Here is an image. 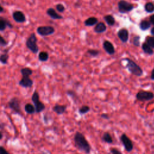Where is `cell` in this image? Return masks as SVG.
<instances>
[{"mask_svg":"<svg viewBox=\"0 0 154 154\" xmlns=\"http://www.w3.org/2000/svg\"><path fill=\"white\" fill-rule=\"evenodd\" d=\"M8 106L15 113L21 114V109L20 105V101L17 97H13L8 102Z\"/></svg>","mask_w":154,"mask_h":154,"instance_id":"9","label":"cell"},{"mask_svg":"<svg viewBox=\"0 0 154 154\" xmlns=\"http://www.w3.org/2000/svg\"><path fill=\"white\" fill-rule=\"evenodd\" d=\"M32 101L34 103L35 112L39 113L43 111L45 108V105L43 103H42L39 99V94L37 91H34L32 97H31Z\"/></svg>","mask_w":154,"mask_h":154,"instance_id":"5","label":"cell"},{"mask_svg":"<svg viewBox=\"0 0 154 154\" xmlns=\"http://www.w3.org/2000/svg\"><path fill=\"white\" fill-rule=\"evenodd\" d=\"M104 19L106 23L109 26H112L115 23V19L111 15H106L104 16Z\"/></svg>","mask_w":154,"mask_h":154,"instance_id":"26","label":"cell"},{"mask_svg":"<svg viewBox=\"0 0 154 154\" xmlns=\"http://www.w3.org/2000/svg\"><path fill=\"white\" fill-rule=\"evenodd\" d=\"M123 60H125L127 62L126 67L128 70L132 75H135L138 77L141 76L143 75V69L135 61H134L128 58H124Z\"/></svg>","mask_w":154,"mask_h":154,"instance_id":"2","label":"cell"},{"mask_svg":"<svg viewBox=\"0 0 154 154\" xmlns=\"http://www.w3.org/2000/svg\"><path fill=\"white\" fill-rule=\"evenodd\" d=\"M73 141L75 147L85 154H90L91 147L85 135L81 132L77 131L73 137Z\"/></svg>","mask_w":154,"mask_h":154,"instance_id":"1","label":"cell"},{"mask_svg":"<svg viewBox=\"0 0 154 154\" xmlns=\"http://www.w3.org/2000/svg\"><path fill=\"white\" fill-rule=\"evenodd\" d=\"M117 35L122 42L126 43L129 38L128 31L125 28H122L118 31Z\"/></svg>","mask_w":154,"mask_h":154,"instance_id":"13","label":"cell"},{"mask_svg":"<svg viewBox=\"0 0 154 154\" xmlns=\"http://www.w3.org/2000/svg\"><path fill=\"white\" fill-rule=\"evenodd\" d=\"M90 111V107L88 105H84L81 106L79 109H78V112L80 115H84L87 114V112H88Z\"/></svg>","mask_w":154,"mask_h":154,"instance_id":"25","label":"cell"},{"mask_svg":"<svg viewBox=\"0 0 154 154\" xmlns=\"http://www.w3.org/2000/svg\"><path fill=\"white\" fill-rule=\"evenodd\" d=\"M52 109L57 114L61 115V114H63L64 112H66L67 105L57 104L53 107Z\"/></svg>","mask_w":154,"mask_h":154,"instance_id":"16","label":"cell"},{"mask_svg":"<svg viewBox=\"0 0 154 154\" xmlns=\"http://www.w3.org/2000/svg\"><path fill=\"white\" fill-rule=\"evenodd\" d=\"M37 38L34 32H32L27 38L26 40V46L34 54H37L38 52V46L37 44Z\"/></svg>","mask_w":154,"mask_h":154,"instance_id":"3","label":"cell"},{"mask_svg":"<svg viewBox=\"0 0 154 154\" xmlns=\"http://www.w3.org/2000/svg\"><path fill=\"white\" fill-rule=\"evenodd\" d=\"M24 109H25V111H26V112H27L28 114H34L35 112V107L34 106V105H32L31 103H26L25 105Z\"/></svg>","mask_w":154,"mask_h":154,"instance_id":"23","label":"cell"},{"mask_svg":"<svg viewBox=\"0 0 154 154\" xmlns=\"http://www.w3.org/2000/svg\"><path fill=\"white\" fill-rule=\"evenodd\" d=\"M9 58V55L7 53L2 54L0 55V62L3 64H7L8 60Z\"/></svg>","mask_w":154,"mask_h":154,"instance_id":"28","label":"cell"},{"mask_svg":"<svg viewBox=\"0 0 154 154\" xmlns=\"http://www.w3.org/2000/svg\"><path fill=\"white\" fill-rule=\"evenodd\" d=\"M120 140L126 152H131L134 149V143L126 134H122L120 137Z\"/></svg>","mask_w":154,"mask_h":154,"instance_id":"6","label":"cell"},{"mask_svg":"<svg viewBox=\"0 0 154 154\" xmlns=\"http://www.w3.org/2000/svg\"><path fill=\"white\" fill-rule=\"evenodd\" d=\"M100 117L103 119L105 120H109V116L107 113H102L100 114Z\"/></svg>","mask_w":154,"mask_h":154,"instance_id":"37","label":"cell"},{"mask_svg":"<svg viewBox=\"0 0 154 154\" xmlns=\"http://www.w3.org/2000/svg\"><path fill=\"white\" fill-rule=\"evenodd\" d=\"M98 22V20L96 17H91L86 19L84 22V25L87 26H91L96 25Z\"/></svg>","mask_w":154,"mask_h":154,"instance_id":"19","label":"cell"},{"mask_svg":"<svg viewBox=\"0 0 154 154\" xmlns=\"http://www.w3.org/2000/svg\"><path fill=\"white\" fill-rule=\"evenodd\" d=\"M110 153L111 154H123L119 149H117L116 148L110 149Z\"/></svg>","mask_w":154,"mask_h":154,"instance_id":"35","label":"cell"},{"mask_svg":"<svg viewBox=\"0 0 154 154\" xmlns=\"http://www.w3.org/2000/svg\"><path fill=\"white\" fill-rule=\"evenodd\" d=\"M133 8V4L126 1L125 0H120L118 2V9L120 13H128L132 11Z\"/></svg>","mask_w":154,"mask_h":154,"instance_id":"8","label":"cell"},{"mask_svg":"<svg viewBox=\"0 0 154 154\" xmlns=\"http://www.w3.org/2000/svg\"><path fill=\"white\" fill-rule=\"evenodd\" d=\"M146 43L152 48L154 49V36L148 37L146 38Z\"/></svg>","mask_w":154,"mask_h":154,"instance_id":"30","label":"cell"},{"mask_svg":"<svg viewBox=\"0 0 154 154\" xmlns=\"http://www.w3.org/2000/svg\"><path fill=\"white\" fill-rule=\"evenodd\" d=\"M150 27V22L146 20H142L140 23V28L141 30L145 31L148 29Z\"/></svg>","mask_w":154,"mask_h":154,"instance_id":"24","label":"cell"},{"mask_svg":"<svg viewBox=\"0 0 154 154\" xmlns=\"http://www.w3.org/2000/svg\"><path fill=\"white\" fill-rule=\"evenodd\" d=\"M0 128H1V125H0Z\"/></svg>","mask_w":154,"mask_h":154,"instance_id":"43","label":"cell"},{"mask_svg":"<svg viewBox=\"0 0 154 154\" xmlns=\"http://www.w3.org/2000/svg\"><path fill=\"white\" fill-rule=\"evenodd\" d=\"M38 58L40 61H42V62L46 61L49 58V54L47 52H45V51L40 52L38 55Z\"/></svg>","mask_w":154,"mask_h":154,"instance_id":"21","label":"cell"},{"mask_svg":"<svg viewBox=\"0 0 154 154\" xmlns=\"http://www.w3.org/2000/svg\"><path fill=\"white\" fill-rule=\"evenodd\" d=\"M103 48L106 52L109 55H113L115 53L114 47L109 41L105 40L103 43Z\"/></svg>","mask_w":154,"mask_h":154,"instance_id":"12","label":"cell"},{"mask_svg":"<svg viewBox=\"0 0 154 154\" xmlns=\"http://www.w3.org/2000/svg\"><path fill=\"white\" fill-rule=\"evenodd\" d=\"M4 11V7L0 4V13H3Z\"/></svg>","mask_w":154,"mask_h":154,"instance_id":"40","label":"cell"},{"mask_svg":"<svg viewBox=\"0 0 154 154\" xmlns=\"http://www.w3.org/2000/svg\"><path fill=\"white\" fill-rule=\"evenodd\" d=\"M0 154H10V153L4 147L0 146Z\"/></svg>","mask_w":154,"mask_h":154,"instance_id":"36","label":"cell"},{"mask_svg":"<svg viewBox=\"0 0 154 154\" xmlns=\"http://www.w3.org/2000/svg\"><path fill=\"white\" fill-rule=\"evenodd\" d=\"M8 45V42L5 40V38L0 34V46H5Z\"/></svg>","mask_w":154,"mask_h":154,"instance_id":"34","label":"cell"},{"mask_svg":"<svg viewBox=\"0 0 154 154\" xmlns=\"http://www.w3.org/2000/svg\"><path fill=\"white\" fill-rule=\"evenodd\" d=\"M19 85L24 88H30L33 85V81L29 76H22L19 82Z\"/></svg>","mask_w":154,"mask_h":154,"instance_id":"11","label":"cell"},{"mask_svg":"<svg viewBox=\"0 0 154 154\" xmlns=\"http://www.w3.org/2000/svg\"><path fill=\"white\" fill-rule=\"evenodd\" d=\"M106 26L105 24L103 22L98 23L94 28V31L99 34L105 32L106 31Z\"/></svg>","mask_w":154,"mask_h":154,"instance_id":"18","label":"cell"},{"mask_svg":"<svg viewBox=\"0 0 154 154\" xmlns=\"http://www.w3.org/2000/svg\"><path fill=\"white\" fill-rule=\"evenodd\" d=\"M142 49L143 51V52L148 55H152L153 54V49L147 43H144L142 45Z\"/></svg>","mask_w":154,"mask_h":154,"instance_id":"20","label":"cell"},{"mask_svg":"<svg viewBox=\"0 0 154 154\" xmlns=\"http://www.w3.org/2000/svg\"><path fill=\"white\" fill-rule=\"evenodd\" d=\"M32 72V70L29 67H24L20 70V73L22 76H30Z\"/></svg>","mask_w":154,"mask_h":154,"instance_id":"22","label":"cell"},{"mask_svg":"<svg viewBox=\"0 0 154 154\" xmlns=\"http://www.w3.org/2000/svg\"><path fill=\"white\" fill-rule=\"evenodd\" d=\"M12 17L13 20L17 23H22L26 22V17L25 14L20 10L14 11L13 13Z\"/></svg>","mask_w":154,"mask_h":154,"instance_id":"10","label":"cell"},{"mask_svg":"<svg viewBox=\"0 0 154 154\" xmlns=\"http://www.w3.org/2000/svg\"><path fill=\"white\" fill-rule=\"evenodd\" d=\"M7 27L12 28L13 26L7 19L0 17V31H4L7 28Z\"/></svg>","mask_w":154,"mask_h":154,"instance_id":"14","label":"cell"},{"mask_svg":"<svg viewBox=\"0 0 154 154\" xmlns=\"http://www.w3.org/2000/svg\"><path fill=\"white\" fill-rule=\"evenodd\" d=\"M102 140L108 144H112L113 143L112 138L109 132H105L102 136Z\"/></svg>","mask_w":154,"mask_h":154,"instance_id":"17","label":"cell"},{"mask_svg":"<svg viewBox=\"0 0 154 154\" xmlns=\"http://www.w3.org/2000/svg\"><path fill=\"white\" fill-rule=\"evenodd\" d=\"M150 79L152 81H154V67L152 70L151 75H150Z\"/></svg>","mask_w":154,"mask_h":154,"instance_id":"38","label":"cell"},{"mask_svg":"<svg viewBox=\"0 0 154 154\" xmlns=\"http://www.w3.org/2000/svg\"><path fill=\"white\" fill-rule=\"evenodd\" d=\"M144 9L147 13H152L154 11V4L152 2H147L145 4Z\"/></svg>","mask_w":154,"mask_h":154,"instance_id":"27","label":"cell"},{"mask_svg":"<svg viewBox=\"0 0 154 154\" xmlns=\"http://www.w3.org/2000/svg\"><path fill=\"white\" fill-rule=\"evenodd\" d=\"M135 99L138 101L146 102L151 100L154 99V93L152 91H146V90H140L135 95Z\"/></svg>","mask_w":154,"mask_h":154,"instance_id":"4","label":"cell"},{"mask_svg":"<svg viewBox=\"0 0 154 154\" xmlns=\"http://www.w3.org/2000/svg\"><path fill=\"white\" fill-rule=\"evenodd\" d=\"M56 10L60 12V13H63L65 11V7L62 4H57L55 6Z\"/></svg>","mask_w":154,"mask_h":154,"instance_id":"32","label":"cell"},{"mask_svg":"<svg viewBox=\"0 0 154 154\" xmlns=\"http://www.w3.org/2000/svg\"><path fill=\"white\" fill-rule=\"evenodd\" d=\"M2 137H3V135H2V133L0 132V140H1L2 138Z\"/></svg>","mask_w":154,"mask_h":154,"instance_id":"42","label":"cell"},{"mask_svg":"<svg viewBox=\"0 0 154 154\" xmlns=\"http://www.w3.org/2000/svg\"><path fill=\"white\" fill-rule=\"evenodd\" d=\"M87 53H88L91 57H97V56L99 55V51L96 50V49H88V50L87 51Z\"/></svg>","mask_w":154,"mask_h":154,"instance_id":"31","label":"cell"},{"mask_svg":"<svg viewBox=\"0 0 154 154\" xmlns=\"http://www.w3.org/2000/svg\"><path fill=\"white\" fill-rule=\"evenodd\" d=\"M46 14L52 19H61L63 16L59 14L53 8H49L46 10Z\"/></svg>","mask_w":154,"mask_h":154,"instance_id":"15","label":"cell"},{"mask_svg":"<svg viewBox=\"0 0 154 154\" xmlns=\"http://www.w3.org/2000/svg\"><path fill=\"white\" fill-rule=\"evenodd\" d=\"M150 23H152V25H154V14L152 15L150 17Z\"/></svg>","mask_w":154,"mask_h":154,"instance_id":"39","label":"cell"},{"mask_svg":"<svg viewBox=\"0 0 154 154\" xmlns=\"http://www.w3.org/2000/svg\"><path fill=\"white\" fill-rule=\"evenodd\" d=\"M37 32L41 36H48L55 32V28L50 25L40 26L37 28Z\"/></svg>","mask_w":154,"mask_h":154,"instance_id":"7","label":"cell"},{"mask_svg":"<svg viewBox=\"0 0 154 154\" xmlns=\"http://www.w3.org/2000/svg\"><path fill=\"white\" fill-rule=\"evenodd\" d=\"M66 94H67L69 96H70L71 98H72L73 99H74V100H77V99H78V97L76 93L74 91H73V90H67V91H66Z\"/></svg>","mask_w":154,"mask_h":154,"instance_id":"29","label":"cell"},{"mask_svg":"<svg viewBox=\"0 0 154 154\" xmlns=\"http://www.w3.org/2000/svg\"><path fill=\"white\" fill-rule=\"evenodd\" d=\"M150 32L152 34V35H153L154 36V27H153L150 31Z\"/></svg>","mask_w":154,"mask_h":154,"instance_id":"41","label":"cell"},{"mask_svg":"<svg viewBox=\"0 0 154 154\" xmlns=\"http://www.w3.org/2000/svg\"><path fill=\"white\" fill-rule=\"evenodd\" d=\"M140 36L137 35L135 36L132 39V43L135 46H140Z\"/></svg>","mask_w":154,"mask_h":154,"instance_id":"33","label":"cell"}]
</instances>
